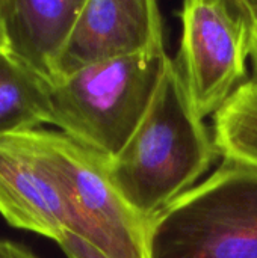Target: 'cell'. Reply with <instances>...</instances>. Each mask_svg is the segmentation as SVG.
<instances>
[{
    "instance_id": "obj_1",
    "label": "cell",
    "mask_w": 257,
    "mask_h": 258,
    "mask_svg": "<svg viewBox=\"0 0 257 258\" xmlns=\"http://www.w3.org/2000/svg\"><path fill=\"white\" fill-rule=\"evenodd\" d=\"M217 156L214 136L170 59L145 118L108 169L121 200L150 227L198 184Z\"/></svg>"
},
{
    "instance_id": "obj_2",
    "label": "cell",
    "mask_w": 257,
    "mask_h": 258,
    "mask_svg": "<svg viewBox=\"0 0 257 258\" xmlns=\"http://www.w3.org/2000/svg\"><path fill=\"white\" fill-rule=\"evenodd\" d=\"M170 59L161 47L64 76L52 85V125L106 160L115 159L145 118Z\"/></svg>"
},
{
    "instance_id": "obj_3",
    "label": "cell",
    "mask_w": 257,
    "mask_h": 258,
    "mask_svg": "<svg viewBox=\"0 0 257 258\" xmlns=\"http://www.w3.org/2000/svg\"><path fill=\"white\" fill-rule=\"evenodd\" d=\"M148 258H257V169L223 159L150 224Z\"/></svg>"
},
{
    "instance_id": "obj_4",
    "label": "cell",
    "mask_w": 257,
    "mask_h": 258,
    "mask_svg": "<svg viewBox=\"0 0 257 258\" xmlns=\"http://www.w3.org/2000/svg\"><path fill=\"white\" fill-rule=\"evenodd\" d=\"M14 136L59 186L77 224L74 234L111 258H148V225L118 195L105 157L55 130Z\"/></svg>"
},
{
    "instance_id": "obj_5",
    "label": "cell",
    "mask_w": 257,
    "mask_h": 258,
    "mask_svg": "<svg viewBox=\"0 0 257 258\" xmlns=\"http://www.w3.org/2000/svg\"><path fill=\"white\" fill-rule=\"evenodd\" d=\"M176 67L200 118L215 115L247 82L253 23L241 0H188Z\"/></svg>"
},
{
    "instance_id": "obj_6",
    "label": "cell",
    "mask_w": 257,
    "mask_h": 258,
    "mask_svg": "<svg viewBox=\"0 0 257 258\" xmlns=\"http://www.w3.org/2000/svg\"><path fill=\"white\" fill-rule=\"evenodd\" d=\"M164 47L153 0H85L62 62L61 79L85 67Z\"/></svg>"
},
{
    "instance_id": "obj_7",
    "label": "cell",
    "mask_w": 257,
    "mask_h": 258,
    "mask_svg": "<svg viewBox=\"0 0 257 258\" xmlns=\"http://www.w3.org/2000/svg\"><path fill=\"white\" fill-rule=\"evenodd\" d=\"M0 215L56 243L77 224L59 186L17 136L0 138Z\"/></svg>"
},
{
    "instance_id": "obj_8",
    "label": "cell",
    "mask_w": 257,
    "mask_h": 258,
    "mask_svg": "<svg viewBox=\"0 0 257 258\" xmlns=\"http://www.w3.org/2000/svg\"><path fill=\"white\" fill-rule=\"evenodd\" d=\"M85 0H0L8 53L55 85Z\"/></svg>"
},
{
    "instance_id": "obj_9",
    "label": "cell",
    "mask_w": 257,
    "mask_h": 258,
    "mask_svg": "<svg viewBox=\"0 0 257 258\" xmlns=\"http://www.w3.org/2000/svg\"><path fill=\"white\" fill-rule=\"evenodd\" d=\"M53 124L52 85L32 68L0 54V138Z\"/></svg>"
},
{
    "instance_id": "obj_10",
    "label": "cell",
    "mask_w": 257,
    "mask_h": 258,
    "mask_svg": "<svg viewBox=\"0 0 257 258\" xmlns=\"http://www.w3.org/2000/svg\"><path fill=\"white\" fill-rule=\"evenodd\" d=\"M214 142L223 159L257 169V82L242 83L214 115Z\"/></svg>"
},
{
    "instance_id": "obj_11",
    "label": "cell",
    "mask_w": 257,
    "mask_h": 258,
    "mask_svg": "<svg viewBox=\"0 0 257 258\" xmlns=\"http://www.w3.org/2000/svg\"><path fill=\"white\" fill-rule=\"evenodd\" d=\"M58 245L64 251L67 258H111L108 257L103 251H100L97 246L89 243L86 239L68 231Z\"/></svg>"
},
{
    "instance_id": "obj_12",
    "label": "cell",
    "mask_w": 257,
    "mask_h": 258,
    "mask_svg": "<svg viewBox=\"0 0 257 258\" xmlns=\"http://www.w3.org/2000/svg\"><path fill=\"white\" fill-rule=\"evenodd\" d=\"M0 258H39L26 246L12 240L0 239Z\"/></svg>"
},
{
    "instance_id": "obj_13",
    "label": "cell",
    "mask_w": 257,
    "mask_h": 258,
    "mask_svg": "<svg viewBox=\"0 0 257 258\" xmlns=\"http://www.w3.org/2000/svg\"><path fill=\"white\" fill-rule=\"evenodd\" d=\"M251 70H253V80L257 82V26L253 24V32H251Z\"/></svg>"
},
{
    "instance_id": "obj_14",
    "label": "cell",
    "mask_w": 257,
    "mask_h": 258,
    "mask_svg": "<svg viewBox=\"0 0 257 258\" xmlns=\"http://www.w3.org/2000/svg\"><path fill=\"white\" fill-rule=\"evenodd\" d=\"M241 2L250 17L251 23L257 26V0H241Z\"/></svg>"
},
{
    "instance_id": "obj_15",
    "label": "cell",
    "mask_w": 257,
    "mask_h": 258,
    "mask_svg": "<svg viewBox=\"0 0 257 258\" xmlns=\"http://www.w3.org/2000/svg\"><path fill=\"white\" fill-rule=\"evenodd\" d=\"M8 53V39H6V32H5V23H3V15L0 9V54Z\"/></svg>"
}]
</instances>
